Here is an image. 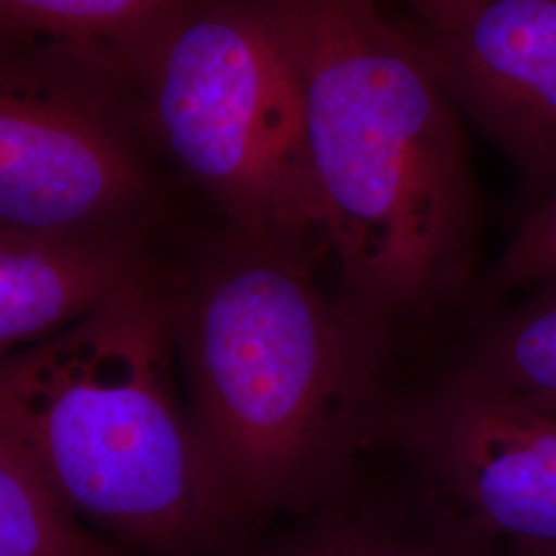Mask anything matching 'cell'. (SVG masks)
<instances>
[{
  "label": "cell",
  "instance_id": "obj_1",
  "mask_svg": "<svg viewBox=\"0 0 556 556\" xmlns=\"http://www.w3.org/2000/svg\"><path fill=\"white\" fill-rule=\"evenodd\" d=\"M298 80L338 293L388 326L472 295L480 200L462 116L381 0H258Z\"/></svg>",
  "mask_w": 556,
  "mask_h": 556
},
{
  "label": "cell",
  "instance_id": "obj_2",
  "mask_svg": "<svg viewBox=\"0 0 556 556\" xmlns=\"http://www.w3.org/2000/svg\"><path fill=\"white\" fill-rule=\"evenodd\" d=\"M172 321L202 450L243 526L312 516L353 486L392 410L388 326L231 229L172 278Z\"/></svg>",
  "mask_w": 556,
  "mask_h": 556
},
{
  "label": "cell",
  "instance_id": "obj_3",
  "mask_svg": "<svg viewBox=\"0 0 556 556\" xmlns=\"http://www.w3.org/2000/svg\"><path fill=\"white\" fill-rule=\"evenodd\" d=\"M172 277L7 355L0 435L75 514L153 556H227L245 526L220 491L172 357Z\"/></svg>",
  "mask_w": 556,
  "mask_h": 556
},
{
  "label": "cell",
  "instance_id": "obj_4",
  "mask_svg": "<svg viewBox=\"0 0 556 556\" xmlns=\"http://www.w3.org/2000/svg\"><path fill=\"white\" fill-rule=\"evenodd\" d=\"M128 80L144 128L231 231L312 268L328 258L298 80L258 0H192Z\"/></svg>",
  "mask_w": 556,
  "mask_h": 556
},
{
  "label": "cell",
  "instance_id": "obj_5",
  "mask_svg": "<svg viewBox=\"0 0 556 556\" xmlns=\"http://www.w3.org/2000/svg\"><path fill=\"white\" fill-rule=\"evenodd\" d=\"M114 85L4 52L0 73V229L144 236L157 188L112 101Z\"/></svg>",
  "mask_w": 556,
  "mask_h": 556
},
{
  "label": "cell",
  "instance_id": "obj_6",
  "mask_svg": "<svg viewBox=\"0 0 556 556\" xmlns=\"http://www.w3.org/2000/svg\"><path fill=\"white\" fill-rule=\"evenodd\" d=\"M381 439L501 553L556 548V406L454 363L417 397L392 404Z\"/></svg>",
  "mask_w": 556,
  "mask_h": 556
},
{
  "label": "cell",
  "instance_id": "obj_7",
  "mask_svg": "<svg viewBox=\"0 0 556 556\" xmlns=\"http://www.w3.org/2000/svg\"><path fill=\"white\" fill-rule=\"evenodd\" d=\"M415 38L459 110L497 144L526 211L556 190V0H454Z\"/></svg>",
  "mask_w": 556,
  "mask_h": 556
},
{
  "label": "cell",
  "instance_id": "obj_8",
  "mask_svg": "<svg viewBox=\"0 0 556 556\" xmlns=\"http://www.w3.org/2000/svg\"><path fill=\"white\" fill-rule=\"evenodd\" d=\"M160 273L144 236L73 238L0 229L2 355L56 337Z\"/></svg>",
  "mask_w": 556,
  "mask_h": 556
},
{
  "label": "cell",
  "instance_id": "obj_9",
  "mask_svg": "<svg viewBox=\"0 0 556 556\" xmlns=\"http://www.w3.org/2000/svg\"><path fill=\"white\" fill-rule=\"evenodd\" d=\"M192 0H0L4 52L116 85Z\"/></svg>",
  "mask_w": 556,
  "mask_h": 556
},
{
  "label": "cell",
  "instance_id": "obj_10",
  "mask_svg": "<svg viewBox=\"0 0 556 556\" xmlns=\"http://www.w3.org/2000/svg\"><path fill=\"white\" fill-rule=\"evenodd\" d=\"M425 486L408 497H361L351 486L252 556H501Z\"/></svg>",
  "mask_w": 556,
  "mask_h": 556
},
{
  "label": "cell",
  "instance_id": "obj_11",
  "mask_svg": "<svg viewBox=\"0 0 556 556\" xmlns=\"http://www.w3.org/2000/svg\"><path fill=\"white\" fill-rule=\"evenodd\" d=\"M456 363L501 388L556 406V278L489 319Z\"/></svg>",
  "mask_w": 556,
  "mask_h": 556
},
{
  "label": "cell",
  "instance_id": "obj_12",
  "mask_svg": "<svg viewBox=\"0 0 556 556\" xmlns=\"http://www.w3.org/2000/svg\"><path fill=\"white\" fill-rule=\"evenodd\" d=\"M0 556H124L89 534L29 457L0 435Z\"/></svg>",
  "mask_w": 556,
  "mask_h": 556
},
{
  "label": "cell",
  "instance_id": "obj_13",
  "mask_svg": "<svg viewBox=\"0 0 556 556\" xmlns=\"http://www.w3.org/2000/svg\"><path fill=\"white\" fill-rule=\"evenodd\" d=\"M556 278V190L521 215L516 233L475 285L472 295L493 299L532 291Z\"/></svg>",
  "mask_w": 556,
  "mask_h": 556
},
{
  "label": "cell",
  "instance_id": "obj_14",
  "mask_svg": "<svg viewBox=\"0 0 556 556\" xmlns=\"http://www.w3.org/2000/svg\"><path fill=\"white\" fill-rule=\"evenodd\" d=\"M381 2H390V0H381ZM392 2H402V4L410 7V9H413V13L417 15V13L431 11V9H435V7L447 4V2H454V0H392Z\"/></svg>",
  "mask_w": 556,
  "mask_h": 556
},
{
  "label": "cell",
  "instance_id": "obj_15",
  "mask_svg": "<svg viewBox=\"0 0 556 556\" xmlns=\"http://www.w3.org/2000/svg\"><path fill=\"white\" fill-rule=\"evenodd\" d=\"M501 556H556V548H551V551H503Z\"/></svg>",
  "mask_w": 556,
  "mask_h": 556
}]
</instances>
